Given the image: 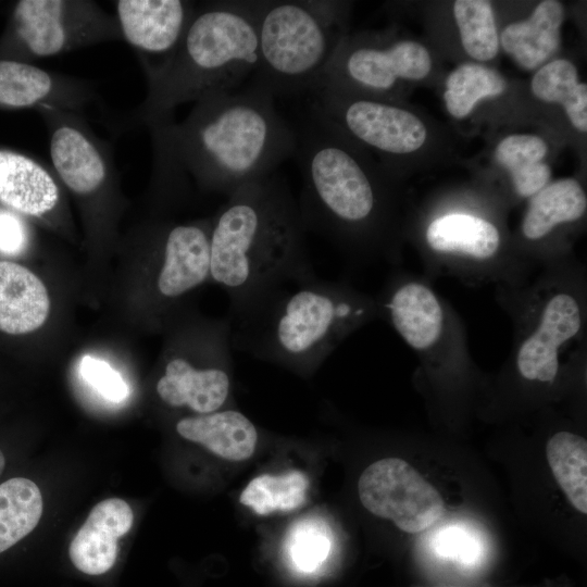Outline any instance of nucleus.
<instances>
[{
	"instance_id": "obj_1",
	"label": "nucleus",
	"mask_w": 587,
	"mask_h": 587,
	"mask_svg": "<svg viewBox=\"0 0 587 587\" xmlns=\"http://www.w3.org/2000/svg\"><path fill=\"white\" fill-rule=\"evenodd\" d=\"M274 99L250 83L240 91L208 93L183 122L150 128L154 182L178 186L192 179L227 198L275 173L294 155L297 137Z\"/></svg>"
},
{
	"instance_id": "obj_2",
	"label": "nucleus",
	"mask_w": 587,
	"mask_h": 587,
	"mask_svg": "<svg viewBox=\"0 0 587 587\" xmlns=\"http://www.w3.org/2000/svg\"><path fill=\"white\" fill-rule=\"evenodd\" d=\"M298 202L273 173L226 198L212 218L210 278L235 312L271 290L316 277Z\"/></svg>"
},
{
	"instance_id": "obj_3",
	"label": "nucleus",
	"mask_w": 587,
	"mask_h": 587,
	"mask_svg": "<svg viewBox=\"0 0 587 587\" xmlns=\"http://www.w3.org/2000/svg\"><path fill=\"white\" fill-rule=\"evenodd\" d=\"M294 158L302 175L297 200L307 232L333 242L360 262L399 266L385 193L341 134L308 107L292 123Z\"/></svg>"
},
{
	"instance_id": "obj_4",
	"label": "nucleus",
	"mask_w": 587,
	"mask_h": 587,
	"mask_svg": "<svg viewBox=\"0 0 587 587\" xmlns=\"http://www.w3.org/2000/svg\"><path fill=\"white\" fill-rule=\"evenodd\" d=\"M233 350L311 373L351 334L378 319L376 298L317 276L279 286L229 312Z\"/></svg>"
},
{
	"instance_id": "obj_5",
	"label": "nucleus",
	"mask_w": 587,
	"mask_h": 587,
	"mask_svg": "<svg viewBox=\"0 0 587 587\" xmlns=\"http://www.w3.org/2000/svg\"><path fill=\"white\" fill-rule=\"evenodd\" d=\"M512 324L505 374L526 386L552 387L587 357V268L573 255L519 285L495 286ZM512 379V380H513Z\"/></svg>"
},
{
	"instance_id": "obj_6",
	"label": "nucleus",
	"mask_w": 587,
	"mask_h": 587,
	"mask_svg": "<svg viewBox=\"0 0 587 587\" xmlns=\"http://www.w3.org/2000/svg\"><path fill=\"white\" fill-rule=\"evenodd\" d=\"M263 0L197 2L182 42L161 79L132 112L148 129L175 121V109L217 91L235 90L258 65Z\"/></svg>"
},
{
	"instance_id": "obj_7",
	"label": "nucleus",
	"mask_w": 587,
	"mask_h": 587,
	"mask_svg": "<svg viewBox=\"0 0 587 587\" xmlns=\"http://www.w3.org/2000/svg\"><path fill=\"white\" fill-rule=\"evenodd\" d=\"M337 4L263 0L258 65L250 83L274 98L310 95L341 41Z\"/></svg>"
},
{
	"instance_id": "obj_8",
	"label": "nucleus",
	"mask_w": 587,
	"mask_h": 587,
	"mask_svg": "<svg viewBox=\"0 0 587 587\" xmlns=\"http://www.w3.org/2000/svg\"><path fill=\"white\" fill-rule=\"evenodd\" d=\"M424 275L452 277L469 286L519 285L530 273L508 246L498 224L478 212L449 210L425 223Z\"/></svg>"
},
{
	"instance_id": "obj_9",
	"label": "nucleus",
	"mask_w": 587,
	"mask_h": 587,
	"mask_svg": "<svg viewBox=\"0 0 587 587\" xmlns=\"http://www.w3.org/2000/svg\"><path fill=\"white\" fill-rule=\"evenodd\" d=\"M118 40L122 36L115 16L96 1L21 0L12 12L10 42L28 59Z\"/></svg>"
},
{
	"instance_id": "obj_10",
	"label": "nucleus",
	"mask_w": 587,
	"mask_h": 587,
	"mask_svg": "<svg viewBox=\"0 0 587 587\" xmlns=\"http://www.w3.org/2000/svg\"><path fill=\"white\" fill-rule=\"evenodd\" d=\"M307 107L337 130L386 154L413 152L426 139L417 116L384 101L322 87L308 95Z\"/></svg>"
},
{
	"instance_id": "obj_11",
	"label": "nucleus",
	"mask_w": 587,
	"mask_h": 587,
	"mask_svg": "<svg viewBox=\"0 0 587 587\" xmlns=\"http://www.w3.org/2000/svg\"><path fill=\"white\" fill-rule=\"evenodd\" d=\"M358 494L366 510L410 534L432 527L445 512L437 489L398 458L369 465L359 478Z\"/></svg>"
},
{
	"instance_id": "obj_12",
	"label": "nucleus",
	"mask_w": 587,
	"mask_h": 587,
	"mask_svg": "<svg viewBox=\"0 0 587 587\" xmlns=\"http://www.w3.org/2000/svg\"><path fill=\"white\" fill-rule=\"evenodd\" d=\"M430 68L432 59L427 49L412 40L383 46L350 45L341 39L315 89L345 90L355 86L373 92H385L401 79L419 80L426 77Z\"/></svg>"
},
{
	"instance_id": "obj_13",
	"label": "nucleus",
	"mask_w": 587,
	"mask_h": 587,
	"mask_svg": "<svg viewBox=\"0 0 587 587\" xmlns=\"http://www.w3.org/2000/svg\"><path fill=\"white\" fill-rule=\"evenodd\" d=\"M197 2L187 0H117L115 18L125 40L143 71L147 89L168 68Z\"/></svg>"
},
{
	"instance_id": "obj_14",
	"label": "nucleus",
	"mask_w": 587,
	"mask_h": 587,
	"mask_svg": "<svg viewBox=\"0 0 587 587\" xmlns=\"http://www.w3.org/2000/svg\"><path fill=\"white\" fill-rule=\"evenodd\" d=\"M529 199L514 253L530 273H535L564 260L558 253L554 236L583 220L587 197L576 179L564 178L546 185Z\"/></svg>"
},
{
	"instance_id": "obj_15",
	"label": "nucleus",
	"mask_w": 587,
	"mask_h": 587,
	"mask_svg": "<svg viewBox=\"0 0 587 587\" xmlns=\"http://www.w3.org/2000/svg\"><path fill=\"white\" fill-rule=\"evenodd\" d=\"M232 355L230 338L217 344L200 361L190 359L187 351L174 352L158 379V396L170 407H186L198 415L221 410L232 391Z\"/></svg>"
},
{
	"instance_id": "obj_16",
	"label": "nucleus",
	"mask_w": 587,
	"mask_h": 587,
	"mask_svg": "<svg viewBox=\"0 0 587 587\" xmlns=\"http://www.w3.org/2000/svg\"><path fill=\"white\" fill-rule=\"evenodd\" d=\"M212 220L171 224L166 228L164 263L158 294L177 300L210 278Z\"/></svg>"
},
{
	"instance_id": "obj_17",
	"label": "nucleus",
	"mask_w": 587,
	"mask_h": 587,
	"mask_svg": "<svg viewBox=\"0 0 587 587\" xmlns=\"http://www.w3.org/2000/svg\"><path fill=\"white\" fill-rule=\"evenodd\" d=\"M61 185L51 166L26 154L0 149V201L34 217L54 214Z\"/></svg>"
},
{
	"instance_id": "obj_18",
	"label": "nucleus",
	"mask_w": 587,
	"mask_h": 587,
	"mask_svg": "<svg viewBox=\"0 0 587 587\" xmlns=\"http://www.w3.org/2000/svg\"><path fill=\"white\" fill-rule=\"evenodd\" d=\"M133 522L134 513L126 501L110 498L97 503L70 544L74 566L89 575L109 571L116 561L117 541Z\"/></svg>"
},
{
	"instance_id": "obj_19",
	"label": "nucleus",
	"mask_w": 587,
	"mask_h": 587,
	"mask_svg": "<svg viewBox=\"0 0 587 587\" xmlns=\"http://www.w3.org/2000/svg\"><path fill=\"white\" fill-rule=\"evenodd\" d=\"M50 301L42 282L28 268L0 261V330L21 335L42 326Z\"/></svg>"
},
{
	"instance_id": "obj_20",
	"label": "nucleus",
	"mask_w": 587,
	"mask_h": 587,
	"mask_svg": "<svg viewBox=\"0 0 587 587\" xmlns=\"http://www.w3.org/2000/svg\"><path fill=\"white\" fill-rule=\"evenodd\" d=\"M176 430L183 438L230 461L249 459L259 438L254 424L233 409L184 417L177 422Z\"/></svg>"
},
{
	"instance_id": "obj_21",
	"label": "nucleus",
	"mask_w": 587,
	"mask_h": 587,
	"mask_svg": "<svg viewBox=\"0 0 587 587\" xmlns=\"http://www.w3.org/2000/svg\"><path fill=\"white\" fill-rule=\"evenodd\" d=\"M564 20L561 2H540L525 20L508 25L501 33L503 50L526 70L535 68L558 49L560 27Z\"/></svg>"
},
{
	"instance_id": "obj_22",
	"label": "nucleus",
	"mask_w": 587,
	"mask_h": 587,
	"mask_svg": "<svg viewBox=\"0 0 587 587\" xmlns=\"http://www.w3.org/2000/svg\"><path fill=\"white\" fill-rule=\"evenodd\" d=\"M546 142L534 135H511L500 141L496 158L510 173L514 193L530 198L548 185L550 168L542 162Z\"/></svg>"
},
{
	"instance_id": "obj_23",
	"label": "nucleus",
	"mask_w": 587,
	"mask_h": 587,
	"mask_svg": "<svg viewBox=\"0 0 587 587\" xmlns=\"http://www.w3.org/2000/svg\"><path fill=\"white\" fill-rule=\"evenodd\" d=\"M42 509L41 492L33 480L13 477L0 485V553L33 532Z\"/></svg>"
},
{
	"instance_id": "obj_24",
	"label": "nucleus",
	"mask_w": 587,
	"mask_h": 587,
	"mask_svg": "<svg viewBox=\"0 0 587 587\" xmlns=\"http://www.w3.org/2000/svg\"><path fill=\"white\" fill-rule=\"evenodd\" d=\"M547 460L555 480L570 502L587 512V441L582 436L561 430L546 446Z\"/></svg>"
},
{
	"instance_id": "obj_25",
	"label": "nucleus",
	"mask_w": 587,
	"mask_h": 587,
	"mask_svg": "<svg viewBox=\"0 0 587 587\" xmlns=\"http://www.w3.org/2000/svg\"><path fill=\"white\" fill-rule=\"evenodd\" d=\"M532 91L546 102H559L575 128L587 130V85L577 79L575 65L557 59L541 66L532 79Z\"/></svg>"
},
{
	"instance_id": "obj_26",
	"label": "nucleus",
	"mask_w": 587,
	"mask_h": 587,
	"mask_svg": "<svg viewBox=\"0 0 587 587\" xmlns=\"http://www.w3.org/2000/svg\"><path fill=\"white\" fill-rule=\"evenodd\" d=\"M308 476L298 470L254 477L240 495V502L259 515L289 512L301 507L309 488Z\"/></svg>"
},
{
	"instance_id": "obj_27",
	"label": "nucleus",
	"mask_w": 587,
	"mask_h": 587,
	"mask_svg": "<svg viewBox=\"0 0 587 587\" xmlns=\"http://www.w3.org/2000/svg\"><path fill=\"white\" fill-rule=\"evenodd\" d=\"M504 78L497 71L482 64L465 63L452 71L446 80L445 102L455 118L470 114L475 104L505 90Z\"/></svg>"
},
{
	"instance_id": "obj_28",
	"label": "nucleus",
	"mask_w": 587,
	"mask_h": 587,
	"mask_svg": "<svg viewBox=\"0 0 587 587\" xmlns=\"http://www.w3.org/2000/svg\"><path fill=\"white\" fill-rule=\"evenodd\" d=\"M453 14L466 53L478 61L494 59L499 39L490 2L458 0L453 4Z\"/></svg>"
},
{
	"instance_id": "obj_29",
	"label": "nucleus",
	"mask_w": 587,
	"mask_h": 587,
	"mask_svg": "<svg viewBox=\"0 0 587 587\" xmlns=\"http://www.w3.org/2000/svg\"><path fill=\"white\" fill-rule=\"evenodd\" d=\"M284 547L288 560L297 571L312 573L323 565L330 553V528L320 517L300 519L288 528Z\"/></svg>"
},
{
	"instance_id": "obj_30",
	"label": "nucleus",
	"mask_w": 587,
	"mask_h": 587,
	"mask_svg": "<svg viewBox=\"0 0 587 587\" xmlns=\"http://www.w3.org/2000/svg\"><path fill=\"white\" fill-rule=\"evenodd\" d=\"M432 545L437 557L467 567L477 565L483 557V545L478 536L460 525L440 528L434 535Z\"/></svg>"
},
{
	"instance_id": "obj_31",
	"label": "nucleus",
	"mask_w": 587,
	"mask_h": 587,
	"mask_svg": "<svg viewBox=\"0 0 587 587\" xmlns=\"http://www.w3.org/2000/svg\"><path fill=\"white\" fill-rule=\"evenodd\" d=\"M79 373L84 380L108 401L117 403L128 397V386L121 374L101 359L84 355L79 363Z\"/></svg>"
},
{
	"instance_id": "obj_32",
	"label": "nucleus",
	"mask_w": 587,
	"mask_h": 587,
	"mask_svg": "<svg viewBox=\"0 0 587 587\" xmlns=\"http://www.w3.org/2000/svg\"><path fill=\"white\" fill-rule=\"evenodd\" d=\"M29 242L26 223L17 214L0 209V252L17 255L26 251Z\"/></svg>"
},
{
	"instance_id": "obj_33",
	"label": "nucleus",
	"mask_w": 587,
	"mask_h": 587,
	"mask_svg": "<svg viewBox=\"0 0 587 587\" xmlns=\"http://www.w3.org/2000/svg\"><path fill=\"white\" fill-rule=\"evenodd\" d=\"M4 466H5V458H4L3 452L0 449V475L2 474L4 470Z\"/></svg>"
}]
</instances>
